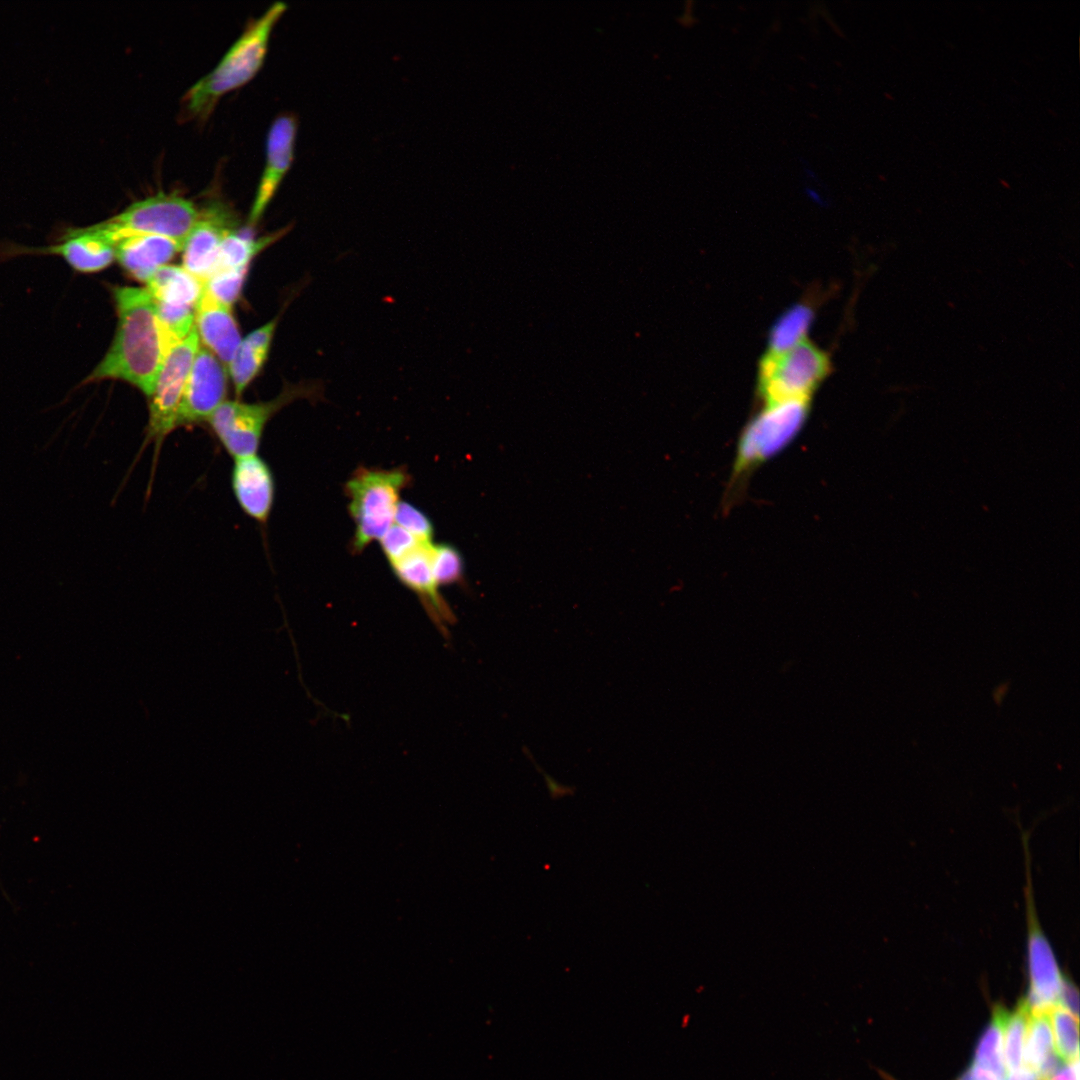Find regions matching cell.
Instances as JSON below:
<instances>
[{
	"label": "cell",
	"instance_id": "obj_1",
	"mask_svg": "<svg viewBox=\"0 0 1080 1080\" xmlns=\"http://www.w3.org/2000/svg\"><path fill=\"white\" fill-rule=\"evenodd\" d=\"M118 324L104 358L82 384L113 379L128 382L151 395L169 351L157 317L156 305L146 289H112Z\"/></svg>",
	"mask_w": 1080,
	"mask_h": 1080
},
{
	"label": "cell",
	"instance_id": "obj_2",
	"mask_svg": "<svg viewBox=\"0 0 1080 1080\" xmlns=\"http://www.w3.org/2000/svg\"><path fill=\"white\" fill-rule=\"evenodd\" d=\"M287 5L273 3L250 23L219 63L190 87L183 96L185 115L205 120L226 93L249 82L259 71L268 49L272 30Z\"/></svg>",
	"mask_w": 1080,
	"mask_h": 1080
},
{
	"label": "cell",
	"instance_id": "obj_3",
	"mask_svg": "<svg viewBox=\"0 0 1080 1080\" xmlns=\"http://www.w3.org/2000/svg\"><path fill=\"white\" fill-rule=\"evenodd\" d=\"M811 399L762 403L745 425L736 447L730 490H737L760 465L786 448L803 428Z\"/></svg>",
	"mask_w": 1080,
	"mask_h": 1080
},
{
	"label": "cell",
	"instance_id": "obj_4",
	"mask_svg": "<svg viewBox=\"0 0 1080 1080\" xmlns=\"http://www.w3.org/2000/svg\"><path fill=\"white\" fill-rule=\"evenodd\" d=\"M409 482L408 472L400 467H359L352 473L345 484V493L355 524L352 540L355 552H361L373 541L380 540L394 524L400 493Z\"/></svg>",
	"mask_w": 1080,
	"mask_h": 1080
},
{
	"label": "cell",
	"instance_id": "obj_5",
	"mask_svg": "<svg viewBox=\"0 0 1080 1080\" xmlns=\"http://www.w3.org/2000/svg\"><path fill=\"white\" fill-rule=\"evenodd\" d=\"M321 384L288 387L277 398L257 403L225 400L206 421L218 441L233 457L257 454L265 426L282 407L298 398L319 400Z\"/></svg>",
	"mask_w": 1080,
	"mask_h": 1080
},
{
	"label": "cell",
	"instance_id": "obj_6",
	"mask_svg": "<svg viewBox=\"0 0 1080 1080\" xmlns=\"http://www.w3.org/2000/svg\"><path fill=\"white\" fill-rule=\"evenodd\" d=\"M198 214L190 200L175 192H158L95 226L115 246L122 239L139 235L163 236L183 245Z\"/></svg>",
	"mask_w": 1080,
	"mask_h": 1080
},
{
	"label": "cell",
	"instance_id": "obj_7",
	"mask_svg": "<svg viewBox=\"0 0 1080 1080\" xmlns=\"http://www.w3.org/2000/svg\"><path fill=\"white\" fill-rule=\"evenodd\" d=\"M830 368L828 355L807 339L784 352L767 353L759 364V398L762 403L811 399Z\"/></svg>",
	"mask_w": 1080,
	"mask_h": 1080
},
{
	"label": "cell",
	"instance_id": "obj_8",
	"mask_svg": "<svg viewBox=\"0 0 1080 1080\" xmlns=\"http://www.w3.org/2000/svg\"><path fill=\"white\" fill-rule=\"evenodd\" d=\"M196 328L168 351L151 395L144 446L153 443L159 451L165 438L176 429V419L196 352L200 346Z\"/></svg>",
	"mask_w": 1080,
	"mask_h": 1080
},
{
	"label": "cell",
	"instance_id": "obj_9",
	"mask_svg": "<svg viewBox=\"0 0 1080 1080\" xmlns=\"http://www.w3.org/2000/svg\"><path fill=\"white\" fill-rule=\"evenodd\" d=\"M227 374L222 362L199 346L179 405L176 428L207 421L225 401Z\"/></svg>",
	"mask_w": 1080,
	"mask_h": 1080
},
{
	"label": "cell",
	"instance_id": "obj_10",
	"mask_svg": "<svg viewBox=\"0 0 1080 1080\" xmlns=\"http://www.w3.org/2000/svg\"><path fill=\"white\" fill-rule=\"evenodd\" d=\"M232 210L213 202L199 210L198 218L182 247L183 268L205 283L214 273L223 240L236 230Z\"/></svg>",
	"mask_w": 1080,
	"mask_h": 1080
},
{
	"label": "cell",
	"instance_id": "obj_11",
	"mask_svg": "<svg viewBox=\"0 0 1080 1080\" xmlns=\"http://www.w3.org/2000/svg\"><path fill=\"white\" fill-rule=\"evenodd\" d=\"M432 544L420 543L408 554L390 564L399 581L417 595L442 636L448 638V625L455 622V615L441 595L433 576L430 563Z\"/></svg>",
	"mask_w": 1080,
	"mask_h": 1080
},
{
	"label": "cell",
	"instance_id": "obj_12",
	"mask_svg": "<svg viewBox=\"0 0 1080 1080\" xmlns=\"http://www.w3.org/2000/svg\"><path fill=\"white\" fill-rule=\"evenodd\" d=\"M2 256L56 255L72 269L81 273H95L107 268L115 259V245L97 227L70 231L59 243L38 248H3Z\"/></svg>",
	"mask_w": 1080,
	"mask_h": 1080
},
{
	"label": "cell",
	"instance_id": "obj_13",
	"mask_svg": "<svg viewBox=\"0 0 1080 1080\" xmlns=\"http://www.w3.org/2000/svg\"><path fill=\"white\" fill-rule=\"evenodd\" d=\"M1028 968L1030 988L1025 999L1029 1009L1048 1012L1059 1003L1064 978L1060 973L1053 950L1036 922L1033 898L1028 895Z\"/></svg>",
	"mask_w": 1080,
	"mask_h": 1080
},
{
	"label": "cell",
	"instance_id": "obj_14",
	"mask_svg": "<svg viewBox=\"0 0 1080 1080\" xmlns=\"http://www.w3.org/2000/svg\"><path fill=\"white\" fill-rule=\"evenodd\" d=\"M297 120L279 115L272 123L266 142V161L250 213V224L258 221L274 197L294 159Z\"/></svg>",
	"mask_w": 1080,
	"mask_h": 1080
},
{
	"label": "cell",
	"instance_id": "obj_15",
	"mask_svg": "<svg viewBox=\"0 0 1080 1080\" xmlns=\"http://www.w3.org/2000/svg\"><path fill=\"white\" fill-rule=\"evenodd\" d=\"M233 459L231 473L233 494L246 515L264 524L269 518L274 502L275 485L272 471L258 454Z\"/></svg>",
	"mask_w": 1080,
	"mask_h": 1080
},
{
	"label": "cell",
	"instance_id": "obj_16",
	"mask_svg": "<svg viewBox=\"0 0 1080 1080\" xmlns=\"http://www.w3.org/2000/svg\"><path fill=\"white\" fill-rule=\"evenodd\" d=\"M194 318L199 340L228 368L242 341L231 307L204 288L195 304Z\"/></svg>",
	"mask_w": 1080,
	"mask_h": 1080
},
{
	"label": "cell",
	"instance_id": "obj_17",
	"mask_svg": "<svg viewBox=\"0 0 1080 1080\" xmlns=\"http://www.w3.org/2000/svg\"><path fill=\"white\" fill-rule=\"evenodd\" d=\"M182 246L163 236H132L116 244L115 259L130 276L146 283L158 268L167 265L182 250Z\"/></svg>",
	"mask_w": 1080,
	"mask_h": 1080
},
{
	"label": "cell",
	"instance_id": "obj_18",
	"mask_svg": "<svg viewBox=\"0 0 1080 1080\" xmlns=\"http://www.w3.org/2000/svg\"><path fill=\"white\" fill-rule=\"evenodd\" d=\"M1057 1059L1048 1012L1029 1009L1024 1046L1025 1068L1039 1080H1047L1057 1070Z\"/></svg>",
	"mask_w": 1080,
	"mask_h": 1080
},
{
	"label": "cell",
	"instance_id": "obj_19",
	"mask_svg": "<svg viewBox=\"0 0 1080 1080\" xmlns=\"http://www.w3.org/2000/svg\"><path fill=\"white\" fill-rule=\"evenodd\" d=\"M147 292L155 302L195 307L204 283L185 268L164 265L146 282Z\"/></svg>",
	"mask_w": 1080,
	"mask_h": 1080
},
{
	"label": "cell",
	"instance_id": "obj_20",
	"mask_svg": "<svg viewBox=\"0 0 1080 1080\" xmlns=\"http://www.w3.org/2000/svg\"><path fill=\"white\" fill-rule=\"evenodd\" d=\"M1029 1007L1022 1000L1013 1012H1007L1004 1024L1003 1050L1008 1080H1039L1024 1066V1046Z\"/></svg>",
	"mask_w": 1080,
	"mask_h": 1080
},
{
	"label": "cell",
	"instance_id": "obj_21",
	"mask_svg": "<svg viewBox=\"0 0 1080 1080\" xmlns=\"http://www.w3.org/2000/svg\"><path fill=\"white\" fill-rule=\"evenodd\" d=\"M1007 1011L996 1008L993 1017L982 1035L970 1067L995 1080H1008L1004 1060L1003 1036Z\"/></svg>",
	"mask_w": 1080,
	"mask_h": 1080
},
{
	"label": "cell",
	"instance_id": "obj_22",
	"mask_svg": "<svg viewBox=\"0 0 1080 1080\" xmlns=\"http://www.w3.org/2000/svg\"><path fill=\"white\" fill-rule=\"evenodd\" d=\"M814 315L813 307L807 302L790 307L771 328L767 353L784 352L806 340Z\"/></svg>",
	"mask_w": 1080,
	"mask_h": 1080
},
{
	"label": "cell",
	"instance_id": "obj_23",
	"mask_svg": "<svg viewBox=\"0 0 1080 1080\" xmlns=\"http://www.w3.org/2000/svg\"><path fill=\"white\" fill-rule=\"evenodd\" d=\"M286 232L287 228L272 235L255 239L248 230L244 232L235 230L221 244L215 271L248 268L251 260L260 251L281 238Z\"/></svg>",
	"mask_w": 1080,
	"mask_h": 1080
},
{
	"label": "cell",
	"instance_id": "obj_24",
	"mask_svg": "<svg viewBox=\"0 0 1080 1080\" xmlns=\"http://www.w3.org/2000/svg\"><path fill=\"white\" fill-rule=\"evenodd\" d=\"M271 344L252 336L240 343L228 369L235 393L240 396L262 368Z\"/></svg>",
	"mask_w": 1080,
	"mask_h": 1080
},
{
	"label": "cell",
	"instance_id": "obj_25",
	"mask_svg": "<svg viewBox=\"0 0 1080 1080\" xmlns=\"http://www.w3.org/2000/svg\"><path fill=\"white\" fill-rule=\"evenodd\" d=\"M1048 1017L1058 1058L1066 1064L1078 1061V1017L1059 1003L1048 1011Z\"/></svg>",
	"mask_w": 1080,
	"mask_h": 1080
},
{
	"label": "cell",
	"instance_id": "obj_26",
	"mask_svg": "<svg viewBox=\"0 0 1080 1080\" xmlns=\"http://www.w3.org/2000/svg\"><path fill=\"white\" fill-rule=\"evenodd\" d=\"M155 305L160 328L170 350L195 328L194 307L159 302H155Z\"/></svg>",
	"mask_w": 1080,
	"mask_h": 1080
},
{
	"label": "cell",
	"instance_id": "obj_27",
	"mask_svg": "<svg viewBox=\"0 0 1080 1080\" xmlns=\"http://www.w3.org/2000/svg\"><path fill=\"white\" fill-rule=\"evenodd\" d=\"M430 563L433 576L440 586L463 581L464 564L459 551L449 544H432Z\"/></svg>",
	"mask_w": 1080,
	"mask_h": 1080
},
{
	"label": "cell",
	"instance_id": "obj_28",
	"mask_svg": "<svg viewBox=\"0 0 1080 1080\" xmlns=\"http://www.w3.org/2000/svg\"><path fill=\"white\" fill-rule=\"evenodd\" d=\"M248 268L215 271L204 283V288L218 301L232 306L239 298Z\"/></svg>",
	"mask_w": 1080,
	"mask_h": 1080
},
{
	"label": "cell",
	"instance_id": "obj_29",
	"mask_svg": "<svg viewBox=\"0 0 1080 1080\" xmlns=\"http://www.w3.org/2000/svg\"><path fill=\"white\" fill-rule=\"evenodd\" d=\"M394 523L405 529L418 541L432 543L433 525L430 519L412 504L400 501Z\"/></svg>",
	"mask_w": 1080,
	"mask_h": 1080
},
{
	"label": "cell",
	"instance_id": "obj_30",
	"mask_svg": "<svg viewBox=\"0 0 1080 1080\" xmlns=\"http://www.w3.org/2000/svg\"><path fill=\"white\" fill-rule=\"evenodd\" d=\"M380 543L386 558L391 563L408 554L422 542L394 523L382 536Z\"/></svg>",
	"mask_w": 1080,
	"mask_h": 1080
},
{
	"label": "cell",
	"instance_id": "obj_31",
	"mask_svg": "<svg viewBox=\"0 0 1080 1080\" xmlns=\"http://www.w3.org/2000/svg\"><path fill=\"white\" fill-rule=\"evenodd\" d=\"M1079 1061L1068 1063L1057 1069L1047 1080H1079Z\"/></svg>",
	"mask_w": 1080,
	"mask_h": 1080
}]
</instances>
